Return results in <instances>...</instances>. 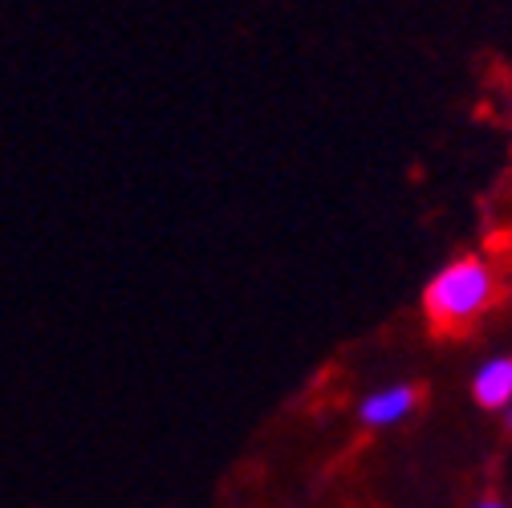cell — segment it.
Returning <instances> with one entry per match:
<instances>
[{
  "label": "cell",
  "mask_w": 512,
  "mask_h": 508,
  "mask_svg": "<svg viewBox=\"0 0 512 508\" xmlns=\"http://www.w3.org/2000/svg\"><path fill=\"white\" fill-rule=\"evenodd\" d=\"M472 399L484 411H504L512 403V354L488 358L472 378Z\"/></svg>",
  "instance_id": "obj_3"
},
{
  "label": "cell",
  "mask_w": 512,
  "mask_h": 508,
  "mask_svg": "<svg viewBox=\"0 0 512 508\" xmlns=\"http://www.w3.org/2000/svg\"><path fill=\"white\" fill-rule=\"evenodd\" d=\"M476 508H508V504H504V500H480Z\"/></svg>",
  "instance_id": "obj_4"
},
{
  "label": "cell",
  "mask_w": 512,
  "mask_h": 508,
  "mask_svg": "<svg viewBox=\"0 0 512 508\" xmlns=\"http://www.w3.org/2000/svg\"><path fill=\"white\" fill-rule=\"evenodd\" d=\"M504 427H508V435H512V403L504 407Z\"/></svg>",
  "instance_id": "obj_5"
},
{
  "label": "cell",
  "mask_w": 512,
  "mask_h": 508,
  "mask_svg": "<svg viewBox=\"0 0 512 508\" xmlns=\"http://www.w3.org/2000/svg\"><path fill=\"white\" fill-rule=\"evenodd\" d=\"M496 297V273L480 257H456L447 261L423 289V309L435 330H464L492 305Z\"/></svg>",
  "instance_id": "obj_1"
},
{
  "label": "cell",
  "mask_w": 512,
  "mask_h": 508,
  "mask_svg": "<svg viewBox=\"0 0 512 508\" xmlns=\"http://www.w3.org/2000/svg\"><path fill=\"white\" fill-rule=\"evenodd\" d=\"M415 407H419V387H411V383H391V387L366 395L358 415H362L366 427H395V423H403L407 415H415Z\"/></svg>",
  "instance_id": "obj_2"
}]
</instances>
